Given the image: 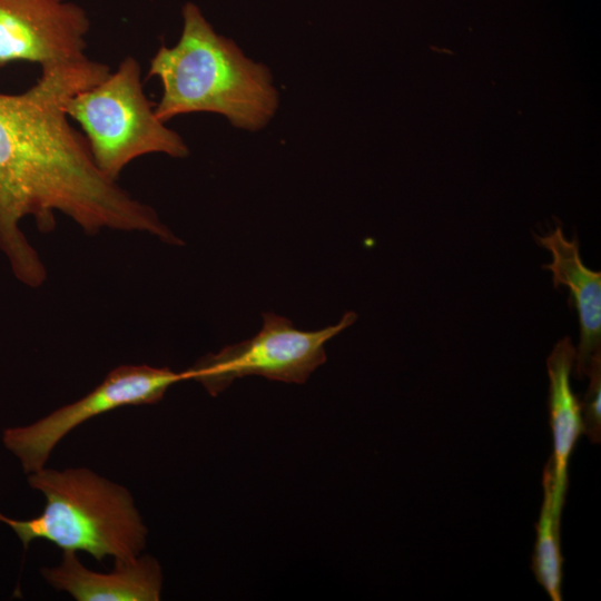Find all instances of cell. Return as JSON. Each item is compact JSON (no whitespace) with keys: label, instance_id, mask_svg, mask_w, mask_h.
Here are the masks:
<instances>
[{"label":"cell","instance_id":"cell-6","mask_svg":"<svg viewBox=\"0 0 601 601\" xmlns=\"http://www.w3.org/2000/svg\"><path fill=\"white\" fill-rule=\"evenodd\" d=\"M184 372L149 365H121L82 398L26 426L7 427L2 442L19 460L24 473L42 469L56 445L88 420L126 405L155 404Z\"/></svg>","mask_w":601,"mask_h":601},{"label":"cell","instance_id":"cell-9","mask_svg":"<svg viewBox=\"0 0 601 601\" xmlns=\"http://www.w3.org/2000/svg\"><path fill=\"white\" fill-rule=\"evenodd\" d=\"M41 574L77 601H158L162 583L160 565L150 555L115 561L114 571L99 573L83 566L76 551L67 550L58 566L43 568Z\"/></svg>","mask_w":601,"mask_h":601},{"label":"cell","instance_id":"cell-10","mask_svg":"<svg viewBox=\"0 0 601 601\" xmlns=\"http://www.w3.org/2000/svg\"><path fill=\"white\" fill-rule=\"evenodd\" d=\"M570 337L560 339L546 358L549 386V422L553 453L549 459L553 472V503L562 513L568 489V464L573 450L584 434L581 402L570 383L575 351Z\"/></svg>","mask_w":601,"mask_h":601},{"label":"cell","instance_id":"cell-3","mask_svg":"<svg viewBox=\"0 0 601 601\" xmlns=\"http://www.w3.org/2000/svg\"><path fill=\"white\" fill-rule=\"evenodd\" d=\"M29 485L43 493V512L29 520L0 513L24 549L45 539L63 551H85L101 562L130 561L146 546L148 530L130 492L86 467L46 469L28 474Z\"/></svg>","mask_w":601,"mask_h":601},{"label":"cell","instance_id":"cell-5","mask_svg":"<svg viewBox=\"0 0 601 601\" xmlns=\"http://www.w3.org/2000/svg\"><path fill=\"white\" fill-rule=\"evenodd\" d=\"M356 318V313L346 312L335 325L302 331L288 318L266 312L258 334L226 346L217 354L201 357L184 374L186 380L201 383L211 395L223 392L235 380L249 375L303 384L325 363V344Z\"/></svg>","mask_w":601,"mask_h":601},{"label":"cell","instance_id":"cell-2","mask_svg":"<svg viewBox=\"0 0 601 601\" xmlns=\"http://www.w3.org/2000/svg\"><path fill=\"white\" fill-rule=\"evenodd\" d=\"M148 76L161 83L155 111L164 122L180 115L211 112L224 116L236 128L257 131L267 126L278 108V91L268 68L246 57L231 39L218 35L190 2L183 8L177 43L158 49Z\"/></svg>","mask_w":601,"mask_h":601},{"label":"cell","instance_id":"cell-11","mask_svg":"<svg viewBox=\"0 0 601 601\" xmlns=\"http://www.w3.org/2000/svg\"><path fill=\"white\" fill-rule=\"evenodd\" d=\"M543 501L535 524L532 571L552 601H562L563 556L561 551V514L553 503V472L550 460L542 475Z\"/></svg>","mask_w":601,"mask_h":601},{"label":"cell","instance_id":"cell-12","mask_svg":"<svg viewBox=\"0 0 601 601\" xmlns=\"http://www.w3.org/2000/svg\"><path fill=\"white\" fill-rule=\"evenodd\" d=\"M589 386L581 402L584 434L593 444L601 441V351L590 362Z\"/></svg>","mask_w":601,"mask_h":601},{"label":"cell","instance_id":"cell-7","mask_svg":"<svg viewBox=\"0 0 601 601\" xmlns=\"http://www.w3.org/2000/svg\"><path fill=\"white\" fill-rule=\"evenodd\" d=\"M90 20L66 0H0V67L14 61L42 68L89 59Z\"/></svg>","mask_w":601,"mask_h":601},{"label":"cell","instance_id":"cell-1","mask_svg":"<svg viewBox=\"0 0 601 601\" xmlns=\"http://www.w3.org/2000/svg\"><path fill=\"white\" fill-rule=\"evenodd\" d=\"M109 72L107 65L87 59L42 68L28 90L0 93V250L27 286L38 287L47 277L22 231L27 217L41 231L55 228L59 211L89 235L138 231L183 244L154 208L97 167L83 135L69 122L70 98Z\"/></svg>","mask_w":601,"mask_h":601},{"label":"cell","instance_id":"cell-8","mask_svg":"<svg viewBox=\"0 0 601 601\" xmlns=\"http://www.w3.org/2000/svg\"><path fill=\"white\" fill-rule=\"evenodd\" d=\"M535 242L550 252L551 263L542 268L552 273L555 288L570 292V307H575L580 322V343L575 353L574 376H587L592 356L601 351V273L584 265L577 235L568 238L560 221L548 234L533 235Z\"/></svg>","mask_w":601,"mask_h":601},{"label":"cell","instance_id":"cell-4","mask_svg":"<svg viewBox=\"0 0 601 601\" xmlns=\"http://www.w3.org/2000/svg\"><path fill=\"white\" fill-rule=\"evenodd\" d=\"M66 112L79 124L97 167L114 180L144 155L184 158L189 154L183 137L157 117L134 57H126L116 70L70 98Z\"/></svg>","mask_w":601,"mask_h":601}]
</instances>
